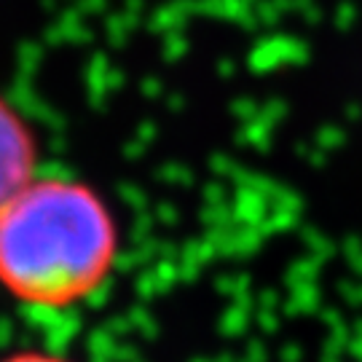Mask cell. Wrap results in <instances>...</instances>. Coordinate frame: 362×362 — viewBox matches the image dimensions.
Masks as SVG:
<instances>
[{
  "label": "cell",
  "mask_w": 362,
  "mask_h": 362,
  "mask_svg": "<svg viewBox=\"0 0 362 362\" xmlns=\"http://www.w3.org/2000/svg\"><path fill=\"white\" fill-rule=\"evenodd\" d=\"M121 228L89 182L38 175L0 209V287L19 303L65 311L116 272Z\"/></svg>",
  "instance_id": "cell-1"
},
{
  "label": "cell",
  "mask_w": 362,
  "mask_h": 362,
  "mask_svg": "<svg viewBox=\"0 0 362 362\" xmlns=\"http://www.w3.org/2000/svg\"><path fill=\"white\" fill-rule=\"evenodd\" d=\"M0 362H76L70 357H62V354H52V351H19L13 357H6Z\"/></svg>",
  "instance_id": "cell-3"
},
{
  "label": "cell",
  "mask_w": 362,
  "mask_h": 362,
  "mask_svg": "<svg viewBox=\"0 0 362 362\" xmlns=\"http://www.w3.org/2000/svg\"><path fill=\"white\" fill-rule=\"evenodd\" d=\"M38 177V137L16 105L0 94V209Z\"/></svg>",
  "instance_id": "cell-2"
}]
</instances>
